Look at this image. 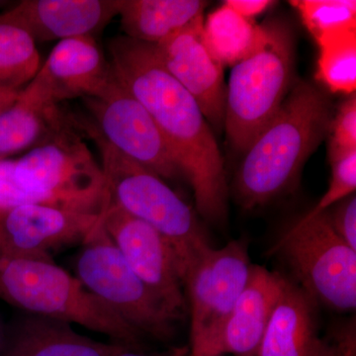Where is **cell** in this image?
<instances>
[{"label":"cell","instance_id":"4dcf8cb0","mask_svg":"<svg viewBox=\"0 0 356 356\" xmlns=\"http://www.w3.org/2000/svg\"><path fill=\"white\" fill-rule=\"evenodd\" d=\"M114 356H151L145 355V353H139V350H131V348H124L120 353H117Z\"/></svg>","mask_w":356,"mask_h":356},{"label":"cell","instance_id":"e0dca14e","mask_svg":"<svg viewBox=\"0 0 356 356\" xmlns=\"http://www.w3.org/2000/svg\"><path fill=\"white\" fill-rule=\"evenodd\" d=\"M124 348L83 336L62 321L24 313L3 331L0 356H114Z\"/></svg>","mask_w":356,"mask_h":356},{"label":"cell","instance_id":"603a6c76","mask_svg":"<svg viewBox=\"0 0 356 356\" xmlns=\"http://www.w3.org/2000/svg\"><path fill=\"white\" fill-rule=\"evenodd\" d=\"M37 44L17 26L0 22V88L22 90L41 67Z\"/></svg>","mask_w":356,"mask_h":356},{"label":"cell","instance_id":"f546056e","mask_svg":"<svg viewBox=\"0 0 356 356\" xmlns=\"http://www.w3.org/2000/svg\"><path fill=\"white\" fill-rule=\"evenodd\" d=\"M20 91L0 88V114L15 102Z\"/></svg>","mask_w":356,"mask_h":356},{"label":"cell","instance_id":"8992f818","mask_svg":"<svg viewBox=\"0 0 356 356\" xmlns=\"http://www.w3.org/2000/svg\"><path fill=\"white\" fill-rule=\"evenodd\" d=\"M14 175L37 204L97 214L110 204L102 165L70 122L16 159Z\"/></svg>","mask_w":356,"mask_h":356},{"label":"cell","instance_id":"7c38bea8","mask_svg":"<svg viewBox=\"0 0 356 356\" xmlns=\"http://www.w3.org/2000/svg\"><path fill=\"white\" fill-rule=\"evenodd\" d=\"M103 214L50 204H28L0 212V252L51 257L63 248L81 245Z\"/></svg>","mask_w":356,"mask_h":356},{"label":"cell","instance_id":"1f68e13d","mask_svg":"<svg viewBox=\"0 0 356 356\" xmlns=\"http://www.w3.org/2000/svg\"><path fill=\"white\" fill-rule=\"evenodd\" d=\"M2 337H3V330H1V327H0V346H1Z\"/></svg>","mask_w":356,"mask_h":356},{"label":"cell","instance_id":"ba28073f","mask_svg":"<svg viewBox=\"0 0 356 356\" xmlns=\"http://www.w3.org/2000/svg\"><path fill=\"white\" fill-rule=\"evenodd\" d=\"M273 252L284 259L314 301L336 310H355L356 250L337 235L327 211L300 218L281 235Z\"/></svg>","mask_w":356,"mask_h":356},{"label":"cell","instance_id":"5bb4252c","mask_svg":"<svg viewBox=\"0 0 356 356\" xmlns=\"http://www.w3.org/2000/svg\"><path fill=\"white\" fill-rule=\"evenodd\" d=\"M113 79L111 65L95 37L83 36L58 42L26 86L58 105L74 98L97 97Z\"/></svg>","mask_w":356,"mask_h":356},{"label":"cell","instance_id":"6da1fadb","mask_svg":"<svg viewBox=\"0 0 356 356\" xmlns=\"http://www.w3.org/2000/svg\"><path fill=\"white\" fill-rule=\"evenodd\" d=\"M117 81L147 110L182 177L193 191L204 219L222 224L228 186L221 151L197 102L165 69L154 44L117 36L108 43Z\"/></svg>","mask_w":356,"mask_h":356},{"label":"cell","instance_id":"83f0119b","mask_svg":"<svg viewBox=\"0 0 356 356\" xmlns=\"http://www.w3.org/2000/svg\"><path fill=\"white\" fill-rule=\"evenodd\" d=\"M355 323L344 325L327 341H321L315 356H356Z\"/></svg>","mask_w":356,"mask_h":356},{"label":"cell","instance_id":"ac0fdd59","mask_svg":"<svg viewBox=\"0 0 356 356\" xmlns=\"http://www.w3.org/2000/svg\"><path fill=\"white\" fill-rule=\"evenodd\" d=\"M314 300L287 280L274 307L259 356H315L321 341L316 331Z\"/></svg>","mask_w":356,"mask_h":356},{"label":"cell","instance_id":"d4e9b609","mask_svg":"<svg viewBox=\"0 0 356 356\" xmlns=\"http://www.w3.org/2000/svg\"><path fill=\"white\" fill-rule=\"evenodd\" d=\"M329 159L332 168L329 188L318 204L306 213V216H315L325 212L339 201L355 193L356 149L329 154Z\"/></svg>","mask_w":356,"mask_h":356},{"label":"cell","instance_id":"7402d4cb","mask_svg":"<svg viewBox=\"0 0 356 356\" xmlns=\"http://www.w3.org/2000/svg\"><path fill=\"white\" fill-rule=\"evenodd\" d=\"M316 43V79L332 93L351 95L356 89V28L325 35Z\"/></svg>","mask_w":356,"mask_h":356},{"label":"cell","instance_id":"4fadbf2b","mask_svg":"<svg viewBox=\"0 0 356 356\" xmlns=\"http://www.w3.org/2000/svg\"><path fill=\"white\" fill-rule=\"evenodd\" d=\"M203 24L202 16L154 46L165 69L193 96L211 127L221 131L226 111L224 67L206 46Z\"/></svg>","mask_w":356,"mask_h":356},{"label":"cell","instance_id":"5b68a950","mask_svg":"<svg viewBox=\"0 0 356 356\" xmlns=\"http://www.w3.org/2000/svg\"><path fill=\"white\" fill-rule=\"evenodd\" d=\"M262 25L261 46L232 67L227 84L224 129L234 149L243 154L280 112L294 81L291 29L280 19Z\"/></svg>","mask_w":356,"mask_h":356},{"label":"cell","instance_id":"d6986e66","mask_svg":"<svg viewBox=\"0 0 356 356\" xmlns=\"http://www.w3.org/2000/svg\"><path fill=\"white\" fill-rule=\"evenodd\" d=\"M69 123L58 104L25 88L0 114V161L33 149Z\"/></svg>","mask_w":356,"mask_h":356},{"label":"cell","instance_id":"d6a6232c","mask_svg":"<svg viewBox=\"0 0 356 356\" xmlns=\"http://www.w3.org/2000/svg\"><path fill=\"white\" fill-rule=\"evenodd\" d=\"M4 3H6V2L4 1H0V6H3Z\"/></svg>","mask_w":356,"mask_h":356},{"label":"cell","instance_id":"7a4b0ae2","mask_svg":"<svg viewBox=\"0 0 356 356\" xmlns=\"http://www.w3.org/2000/svg\"><path fill=\"white\" fill-rule=\"evenodd\" d=\"M331 100L305 81L293 86L273 121L245 153L235 195L243 209L266 205L296 185L307 159L329 135Z\"/></svg>","mask_w":356,"mask_h":356},{"label":"cell","instance_id":"cb8c5ba5","mask_svg":"<svg viewBox=\"0 0 356 356\" xmlns=\"http://www.w3.org/2000/svg\"><path fill=\"white\" fill-rule=\"evenodd\" d=\"M290 4L316 42L331 33L356 28L355 0H294Z\"/></svg>","mask_w":356,"mask_h":356},{"label":"cell","instance_id":"2e32d148","mask_svg":"<svg viewBox=\"0 0 356 356\" xmlns=\"http://www.w3.org/2000/svg\"><path fill=\"white\" fill-rule=\"evenodd\" d=\"M286 282L280 274L252 266L247 284L222 327L212 356L226 353L257 356L271 313Z\"/></svg>","mask_w":356,"mask_h":356},{"label":"cell","instance_id":"ffe728a7","mask_svg":"<svg viewBox=\"0 0 356 356\" xmlns=\"http://www.w3.org/2000/svg\"><path fill=\"white\" fill-rule=\"evenodd\" d=\"M209 2L203 0H118L124 36L158 44L202 17Z\"/></svg>","mask_w":356,"mask_h":356},{"label":"cell","instance_id":"484cf974","mask_svg":"<svg viewBox=\"0 0 356 356\" xmlns=\"http://www.w3.org/2000/svg\"><path fill=\"white\" fill-rule=\"evenodd\" d=\"M329 154L356 149V95L341 103L332 116L329 131Z\"/></svg>","mask_w":356,"mask_h":356},{"label":"cell","instance_id":"4316f807","mask_svg":"<svg viewBox=\"0 0 356 356\" xmlns=\"http://www.w3.org/2000/svg\"><path fill=\"white\" fill-rule=\"evenodd\" d=\"M327 211L332 228L348 247L356 250V196L351 194Z\"/></svg>","mask_w":356,"mask_h":356},{"label":"cell","instance_id":"3957f363","mask_svg":"<svg viewBox=\"0 0 356 356\" xmlns=\"http://www.w3.org/2000/svg\"><path fill=\"white\" fill-rule=\"evenodd\" d=\"M0 300L24 313L76 324L140 350L139 332L48 255L0 252Z\"/></svg>","mask_w":356,"mask_h":356},{"label":"cell","instance_id":"8fae6325","mask_svg":"<svg viewBox=\"0 0 356 356\" xmlns=\"http://www.w3.org/2000/svg\"><path fill=\"white\" fill-rule=\"evenodd\" d=\"M102 226L128 266L178 318L186 307L184 286L172 248L156 229L110 203Z\"/></svg>","mask_w":356,"mask_h":356},{"label":"cell","instance_id":"277c9868","mask_svg":"<svg viewBox=\"0 0 356 356\" xmlns=\"http://www.w3.org/2000/svg\"><path fill=\"white\" fill-rule=\"evenodd\" d=\"M110 203L159 232L172 248L182 283L211 247L200 220L165 179L96 136Z\"/></svg>","mask_w":356,"mask_h":356},{"label":"cell","instance_id":"f1b7e54d","mask_svg":"<svg viewBox=\"0 0 356 356\" xmlns=\"http://www.w3.org/2000/svg\"><path fill=\"white\" fill-rule=\"evenodd\" d=\"M275 3V1L271 0H227L224 2L229 8L248 19H254L257 16L266 13L267 9Z\"/></svg>","mask_w":356,"mask_h":356},{"label":"cell","instance_id":"9c48e42d","mask_svg":"<svg viewBox=\"0 0 356 356\" xmlns=\"http://www.w3.org/2000/svg\"><path fill=\"white\" fill-rule=\"evenodd\" d=\"M247 245L211 248L184 281L191 311V356H212L222 327L252 270Z\"/></svg>","mask_w":356,"mask_h":356},{"label":"cell","instance_id":"9a60e30c","mask_svg":"<svg viewBox=\"0 0 356 356\" xmlns=\"http://www.w3.org/2000/svg\"><path fill=\"white\" fill-rule=\"evenodd\" d=\"M118 15V0H23L0 22L24 30L35 43L92 36Z\"/></svg>","mask_w":356,"mask_h":356},{"label":"cell","instance_id":"44dd1931","mask_svg":"<svg viewBox=\"0 0 356 356\" xmlns=\"http://www.w3.org/2000/svg\"><path fill=\"white\" fill-rule=\"evenodd\" d=\"M264 35V25L243 17L224 3L204 20V41L224 67H233L254 53Z\"/></svg>","mask_w":356,"mask_h":356},{"label":"cell","instance_id":"30bf717a","mask_svg":"<svg viewBox=\"0 0 356 356\" xmlns=\"http://www.w3.org/2000/svg\"><path fill=\"white\" fill-rule=\"evenodd\" d=\"M84 100L93 121L86 127L88 135L100 138L163 179L182 177L152 117L115 76L102 95Z\"/></svg>","mask_w":356,"mask_h":356},{"label":"cell","instance_id":"52a82bcc","mask_svg":"<svg viewBox=\"0 0 356 356\" xmlns=\"http://www.w3.org/2000/svg\"><path fill=\"white\" fill-rule=\"evenodd\" d=\"M76 273L89 291L140 336L172 339L180 318L128 266L102 220L81 245Z\"/></svg>","mask_w":356,"mask_h":356}]
</instances>
